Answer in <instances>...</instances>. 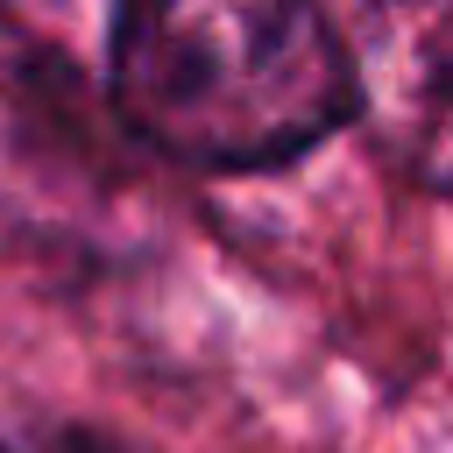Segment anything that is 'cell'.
Masks as SVG:
<instances>
[{
    "instance_id": "7a4b0ae2",
    "label": "cell",
    "mask_w": 453,
    "mask_h": 453,
    "mask_svg": "<svg viewBox=\"0 0 453 453\" xmlns=\"http://www.w3.org/2000/svg\"><path fill=\"white\" fill-rule=\"evenodd\" d=\"M382 113L418 142V170L453 184V0L382 35Z\"/></svg>"
},
{
    "instance_id": "3957f363",
    "label": "cell",
    "mask_w": 453,
    "mask_h": 453,
    "mask_svg": "<svg viewBox=\"0 0 453 453\" xmlns=\"http://www.w3.org/2000/svg\"><path fill=\"white\" fill-rule=\"evenodd\" d=\"M0 453H7V446H0Z\"/></svg>"
},
{
    "instance_id": "6da1fadb",
    "label": "cell",
    "mask_w": 453,
    "mask_h": 453,
    "mask_svg": "<svg viewBox=\"0 0 453 453\" xmlns=\"http://www.w3.org/2000/svg\"><path fill=\"white\" fill-rule=\"evenodd\" d=\"M106 78L156 156L212 177L297 163L361 113L326 0H120Z\"/></svg>"
}]
</instances>
